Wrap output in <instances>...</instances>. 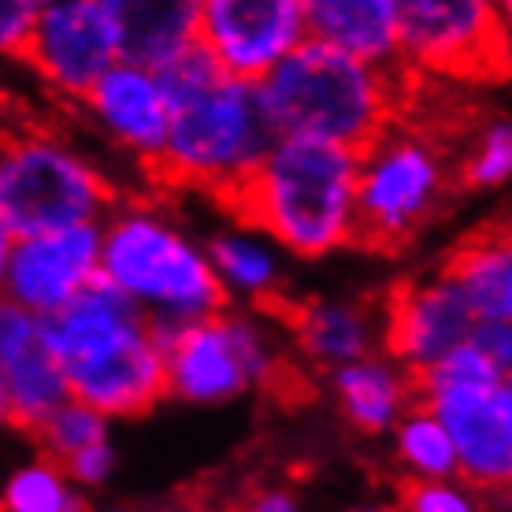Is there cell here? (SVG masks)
<instances>
[{
	"instance_id": "83f0119b",
	"label": "cell",
	"mask_w": 512,
	"mask_h": 512,
	"mask_svg": "<svg viewBox=\"0 0 512 512\" xmlns=\"http://www.w3.org/2000/svg\"><path fill=\"white\" fill-rule=\"evenodd\" d=\"M397 512H483L479 490L457 479H405L397 490Z\"/></svg>"
},
{
	"instance_id": "8992f818",
	"label": "cell",
	"mask_w": 512,
	"mask_h": 512,
	"mask_svg": "<svg viewBox=\"0 0 512 512\" xmlns=\"http://www.w3.org/2000/svg\"><path fill=\"white\" fill-rule=\"evenodd\" d=\"M112 182L90 156L52 130H15L0 153V242L104 223Z\"/></svg>"
},
{
	"instance_id": "5bb4252c",
	"label": "cell",
	"mask_w": 512,
	"mask_h": 512,
	"mask_svg": "<svg viewBox=\"0 0 512 512\" xmlns=\"http://www.w3.org/2000/svg\"><path fill=\"white\" fill-rule=\"evenodd\" d=\"M386 342L383 349L405 368L423 375L453 349L472 342L479 316L472 312L464 290L446 268L438 275H423L397 286L383 305Z\"/></svg>"
},
{
	"instance_id": "277c9868",
	"label": "cell",
	"mask_w": 512,
	"mask_h": 512,
	"mask_svg": "<svg viewBox=\"0 0 512 512\" xmlns=\"http://www.w3.org/2000/svg\"><path fill=\"white\" fill-rule=\"evenodd\" d=\"M101 279L164 331L231 308L208 245L153 201H127L108 212Z\"/></svg>"
},
{
	"instance_id": "9a60e30c",
	"label": "cell",
	"mask_w": 512,
	"mask_h": 512,
	"mask_svg": "<svg viewBox=\"0 0 512 512\" xmlns=\"http://www.w3.org/2000/svg\"><path fill=\"white\" fill-rule=\"evenodd\" d=\"M64 364L45 338V320L26 308L0 305V412L12 431L38 435L71 401Z\"/></svg>"
},
{
	"instance_id": "f1b7e54d",
	"label": "cell",
	"mask_w": 512,
	"mask_h": 512,
	"mask_svg": "<svg viewBox=\"0 0 512 512\" xmlns=\"http://www.w3.org/2000/svg\"><path fill=\"white\" fill-rule=\"evenodd\" d=\"M38 8L30 0H0V49L23 60L26 45L38 26Z\"/></svg>"
},
{
	"instance_id": "7c38bea8",
	"label": "cell",
	"mask_w": 512,
	"mask_h": 512,
	"mask_svg": "<svg viewBox=\"0 0 512 512\" xmlns=\"http://www.w3.org/2000/svg\"><path fill=\"white\" fill-rule=\"evenodd\" d=\"M23 64L60 101L82 104L116 64L123 45L101 0H60L38 15Z\"/></svg>"
},
{
	"instance_id": "e0dca14e",
	"label": "cell",
	"mask_w": 512,
	"mask_h": 512,
	"mask_svg": "<svg viewBox=\"0 0 512 512\" xmlns=\"http://www.w3.org/2000/svg\"><path fill=\"white\" fill-rule=\"evenodd\" d=\"M282 316L290 323L297 353L327 375L368 353H379L386 342L383 312L349 297H305L282 308Z\"/></svg>"
},
{
	"instance_id": "d4e9b609",
	"label": "cell",
	"mask_w": 512,
	"mask_h": 512,
	"mask_svg": "<svg viewBox=\"0 0 512 512\" xmlns=\"http://www.w3.org/2000/svg\"><path fill=\"white\" fill-rule=\"evenodd\" d=\"M104 438H112V420H108L101 409H93L86 401L71 397L64 409L56 412L38 435H34V442H38V449L45 457L67 464L75 453L97 446Z\"/></svg>"
},
{
	"instance_id": "484cf974",
	"label": "cell",
	"mask_w": 512,
	"mask_h": 512,
	"mask_svg": "<svg viewBox=\"0 0 512 512\" xmlns=\"http://www.w3.org/2000/svg\"><path fill=\"white\" fill-rule=\"evenodd\" d=\"M461 182L468 190H505L512 186V116L490 119L468 145L461 160Z\"/></svg>"
},
{
	"instance_id": "9c48e42d",
	"label": "cell",
	"mask_w": 512,
	"mask_h": 512,
	"mask_svg": "<svg viewBox=\"0 0 512 512\" xmlns=\"http://www.w3.org/2000/svg\"><path fill=\"white\" fill-rule=\"evenodd\" d=\"M449 190L446 156L416 130L390 127L360 153V245L401 249L435 216Z\"/></svg>"
},
{
	"instance_id": "74e56055",
	"label": "cell",
	"mask_w": 512,
	"mask_h": 512,
	"mask_svg": "<svg viewBox=\"0 0 512 512\" xmlns=\"http://www.w3.org/2000/svg\"><path fill=\"white\" fill-rule=\"evenodd\" d=\"M509 383H512V375H509Z\"/></svg>"
},
{
	"instance_id": "4fadbf2b",
	"label": "cell",
	"mask_w": 512,
	"mask_h": 512,
	"mask_svg": "<svg viewBox=\"0 0 512 512\" xmlns=\"http://www.w3.org/2000/svg\"><path fill=\"white\" fill-rule=\"evenodd\" d=\"M308 38L305 0H205L201 12V45L245 82H264Z\"/></svg>"
},
{
	"instance_id": "2e32d148",
	"label": "cell",
	"mask_w": 512,
	"mask_h": 512,
	"mask_svg": "<svg viewBox=\"0 0 512 512\" xmlns=\"http://www.w3.org/2000/svg\"><path fill=\"white\" fill-rule=\"evenodd\" d=\"M82 108L112 149L156 171V164L167 153L171 127H175V108L156 78V67L123 60L93 86Z\"/></svg>"
},
{
	"instance_id": "f546056e",
	"label": "cell",
	"mask_w": 512,
	"mask_h": 512,
	"mask_svg": "<svg viewBox=\"0 0 512 512\" xmlns=\"http://www.w3.org/2000/svg\"><path fill=\"white\" fill-rule=\"evenodd\" d=\"M64 468L78 487H104L112 479V472H116V446H112V438H104L97 446L75 453Z\"/></svg>"
},
{
	"instance_id": "8d00e7d4",
	"label": "cell",
	"mask_w": 512,
	"mask_h": 512,
	"mask_svg": "<svg viewBox=\"0 0 512 512\" xmlns=\"http://www.w3.org/2000/svg\"><path fill=\"white\" fill-rule=\"evenodd\" d=\"M101 512H123V509H101Z\"/></svg>"
},
{
	"instance_id": "7402d4cb",
	"label": "cell",
	"mask_w": 512,
	"mask_h": 512,
	"mask_svg": "<svg viewBox=\"0 0 512 512\" xmlns=\"http://www.w3.org/2000/svg\"><path fill=\"white\" fill-rule=\"evenodd\" d=\"M479 320L512 323V231H487L457 245L446 260Z\"/></svg>"
},
{
	"instance_id": "6da1fadb",
	"label": "cell",
	"mask_w": 512,
	"mask_h": 512,
	"mask_svg": "<svg viewBox=\"0 0 512 512\" xmlns=\"http://www.w3.org/2000/svg\"><path fill=\"white\" fill-rule=\"evenodd\" d=\"M45 338L64 364L71 394L108 420L145 416L171 397L164 331L112 282L97 279L49 316Z\"/></svg>"
},
{
	"instance_id": "ba28073f",
	"label": "cell",
	"mask_w": 512,
	"mask_h": 512,
	"mask_svg": "<svg viewBox=\"0 0 512 512\" xmlns=\"http://www.w3.org/2000/svg\"><path fill=\"white\" fill-rule=\"evenodd\" d=\"M164 353L171 397L201 409L238 401L282 368L279 338L256 308H223L208 320L164 331Z\"/></svg>"
},
{
	"instance_id": "4316f807",
	"label": "cell",
	"mask_w": 512,
	"mask_h": 512,
	"mask_svg": "<svg viewBox=\"0 0 512 512\" xmlns=\"http://www.w3.org/2000/svg\"><path fill=\"white\" fill-rule=\"evenodd\" d=\"M156 78H160V86H164L171 108H182V104L197 101L201 93H208L212 86H219V82L227 78V71H223L216 56L197 41V45L182 49L179 56H171L167 64L156 67Z\"/></svg>"
},
{
	"instance_id": "cb8c5ba5",
	"label": "cell",
	"mask_w": 512,
	"mask_h": 512,
	"mask_svg": "<svg viewBox=\"0 0 512 512\" xmlns=\"http://www.w3.org/2000/svg\"><path fill=\"white\" fill-rule=\"evenodd\" d=\"M4 512H93L82 487L60 461L38 453L19 464L4 487Z\"/></svg>"
},
{
	"instance_id": "836d02e7",
	"label": "cell",
	"mask_w": 512,
	"mask_h": 512,
	"mask_svg": "<svg viewBox=\"0 0 512 512\" xmlns=\"http://www.w3.org/2000/svg\"><path fill=\"white\" fill-rule=\"evenodd\" d=\"M346 512H397V505H353Z\"/></svg>"
},
{
	"instance_id": "30bf717a",
	"label": "cell",
	"mask_w": 512,
	"mask_h": 512,
	"mask_svg": "<svg viewBox=\"0 0 512 512\" xmlns=\"http://www.w3.org/2000/svg\"><path fill=\"white\" fill-rule=\"evenodd\" d=\"M397 64L461 82L512 75L498 0H397Z\"/></svg>"
},
{
	"instance_id": "603a6c76",
	"label": "cell",
	"mask_w": 512,
	"mask_h": 512,
	"mask_svg": "<svg viewBox=\"0 0 512 512\" xmlns=\"http://www.w3.org/2000/svg\"><path fill=\"white\" fill-rule=\"evenodd\" d=\"M394 453L409 479H457L461 475V457H457L449 427L423 401L394 427Z\"/></svg>"
},
{
	"instance_id": "5b68a950",
	"label": "cell",
	"mask_w": 512,
	"mask_h": 512,
	"mask_svg": "<svg viewBox=\"0 0 512 512\" xmlns=\"http://www.w3.org/2000/svg\"><path fill=\"white\" fill-rule=\"evenodd\" d=\"M275 141L279 134L264 112L256 82L227 75L197 101L175 108L171 141L153 175L231 205L268 160Z\"/></svg>"
},
{
	"instance_id": "44dd1931",
	"label": "cell",
	"mask_w": 512,
	"mask_h": 512,
	"mask_svg": "<svg viewBox=\"0 0 512 512\" xmlns=\"http://www.w3.org/2000/svg\"><path fill=\"white\" fill-rule=\"evenodd\" d=\"M312 38L364 56L372 64H397V0H305Z\"/></svg>"
},
{
	"instance_id": "52a82bcc",
	"label": "cell",
	"mask_w": 512,
	"mask_h": 512,
	"mask_svg": "<svg viewBox=\"0 0 512 512\" xmlns=\"http://www.w3.org/2000/svg\"><path fill=\"white\" fill-rule=\"evenodd\" d=\"M420 401L442 416L461 457V479L479 494H512V383L464 342L420 375Z\"/></svg>"
},
{
	"instance_id": "ac0fdd59",
	"label": "cell",
	"mask_w": 512,
	"mask_h": 512,
	"mask_svg": "<svg viewBox=\"0 0 512 512\" xmlns=\"http://www.w3.org/2000/svg\"><path fill=\"white\" fill-rule=\"evenodd\" d=\"M342 420L360 435H394V427L420 405V375L386 349L353 360L327 375Z\"/></svg>"
},
{
	"instance_id": "7a4b0ae2",
	"label": "cell",
	"mask_w": 512,
	"mask_h": 512,
	"mask_svg": "<svg viewBox=\"0 0 512 512\" xmlns=\"http://www.w3.org/2000/svg\"><path fill=\"white\" fill-rule=\"evenodd\" d=\"M360 153L308 138H279L268 160L245 182L227 212L297 260H320L360 238Z\"/></svg>"
},
{
	"instance_id": "3957f363",
	"label": "cell",
	"mask_w": 512,
	"mask_h": 512,
	"mask_svg": "<svg viewBox=\"0 0 512 512\" xmlns=\"http://www.w3.org/2000/svg\"><path fill=\"white\" fill-rule=\"evenodd\" d=\"M405 67H383L308 38L264 82V112L279 138H308L364 153L390 130Z\"/></svg>"
},
{
	"instance_id": "e575fe53",
	"label": "cell",
	"mask_w": 512,
	"mask_h": 512,
	"mask_svg": "<svg viewBox=\"0 0 512 512\" xmlns=\"http://www.w3.org/2000/svg\"><path fill=\"white\" fill-rule=\"evenodd\" d=\"M164 512H212V509H205V505H171Z\"/></svg>"
},
{
	"instance_id": "8fae6325",
	"label": "cell",
	"mask_w": 512,
	"mask_h": 512,
	"mask_svg": "<svg viewBox=\"0 0 512 512\" xmlns=\"http://www.w3.org/2000/svg\"><path fill=\"white\" fill-rule=\"evenodd\" d=\"M101 256L104 223H82V227L0 242L4 301L49 320L101 279Z\"/></svg>"
},
{
	"instance_id": "d6a6232c",
	"label": "cell",
	"mask_w": 512,
	"mask_h": 512,
	"mask_svg": "<svg viewBox=\"0 0 512 512\" xmlns=\"http://www.w3.org/2000/svg\"><path fill=\"white\" fill-rule=\"evenodd\" d=\"M498 15H501L505 34H509V41H512V0H498Z\"/></svg>"
},
{
	"instance_id": "d6986e66",
	"label": "cell",
	"mask_w": 512,
	"mask_h": 512,
	"mask_svg": "<svg viewBox=\"0 0 512 512\" xmlns=\"http://www.w3.org/2000/svg\"><path fill=\"white\" fill-rule=\"evenodd\" d=\"M205 245L231 305L279 308L282 312L279 301L286 290V275H290V264H286L290 253L268 231L231 216V223L208 234Z\"/></svg>"
},
{
	"instance_id": "d590c367",
	"label": "cell",
	"mask_w": 512,
	"mask_h": 512,
	"mask_svg": "<svg viewBox=\"0 0 512 512\" xmlns=\"http://www.w3.org/2000/svg\"><path fill=\"white\" fill-rule=\"evenodd\" d=\"M30 4H34L38 12H45V8H52V4H60V0H30Z\"/></svg>"
},
{
	"instance_id": "4dcf8cb0",
	"label": "cell",
	"mask_w": 512,
	"mask_h": 512,
	"mask_svg": "<svg viewBox=\"0 0 512 512\" xmlns=\"http://www.w3.org/2000/svg\"><path fill=\"white\" fill-rule=\"evenodd\" d=\"M472 342L483 353H487L501 372L512 375V323H498V320H479Z\"/></svg>"
},
{
	"instance_id": "1f68e13d",
	"label": "cell",
	"mask_w": 512,
	"mask_h": 512,
	"mask_svg": "<svg viewBox=\"0 0 512 512\" xmlns=\"http://www.w3.org/2000/svg\"><path fill=\"white\" fill-rule=\"evenodd\" d=\"M238 512H301V501L290 487H256L242 498Z\"/></svg>"
},
{
	"instance_id": "ffe728a7",
	"label": "cell",
	"mask_w": 512,
	"mask_h": 512,
	"mask_svg": "<svg viewBox=\"0 0 512 512\" xmlns=\"http://www.w3.org/2000/svg\"><path fill=\"white\" fill-rule=\"evenodd\" d=\"M119 30L123 60L160 67L201 41L205 0H101Z\"/></svg>"
}]
</instances>
